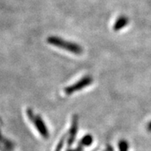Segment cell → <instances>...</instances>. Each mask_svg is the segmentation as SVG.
Instances as JSON below:
<instances>
[{"instance_id": "cell-7", "label": "cell", "mask_w": 151, "mask_h": 151, "mask_svg": "<svg viewBox=\"0 0 151 151\" xmlns=\"http://www.w3.org/2000/svg\"><path fill=\"white\" fill-rule=\"evenodd\" d=\"M67 136H68V134H66L61 138V140H60L59 142L58 143L57 147H56L55 150V151H61V150H62V148H63L64 145H65V140H66V138H67Z\"/></svg>"}, {"instance_id": "cell-8", "label": "cell", "mask_w": 151, "mask_h": 151, "mask_svg": "<svg viewBox=\"0 0 151 151\" xmlns=\"http://www.w3.org/2000/svg\"><path fill=\"white\" fill-rule=\"evenodd\" d=\"M119 151H128V144L126 140H121L118 144Z\"/></svg>"}, {"instance_id": "cell-5", "label": "cell", "mask_w": 151, "mask_h": 151, "mask_svg": "<svg viewBox=\"0 0 151 151\" xmlns=\"http://www.w3.org/2000/svg\"><path fill=\"white\" fill-rule=\"evenodd\" d=\"M128 24V19L127 18L124 17V16H121V17L118 18L117 20L115 22L114 25V30L115 32H118L121 29H122L124 27L126 26Z\"/></svg>"}, {"instance_id": "cell-1", "label": "cell", "mask_w": 151, "mask_h": 151, "mask_svg": "<svg viewBox=\"0 0 151 151\" xmlns=\"http://www.w3.org/2000/svg\"><path fill=\"white\" fill-rule=\"evenodd\" d=\"M47 42L52 45L66 50L68 52L74 53L75 55H81L83 52V48L78 44L71 42H68L61 38L56 36H50L47 38Z\"/></svg>"}, {"instance_id": "cell-2", "label": "cell", "mask_w": 151, "mask_h": 151, "mask_svg": "<svg viewBox=\"0 0 151 151\" xmlns=\"http://www.w3.org/2000/svg\"><path fill=\"white\" fill-rule=\"evenodd\" d=\"M26 113L27 116L29 118V120L34 124L36 129L38 130V132H39V134L44 138L48 139L49 137V132H48V128H47V127H46L45 124L43 121L42 117L39 115L35 116L34 114V113H33L32 110L30 109V108L27 109Z\"/></svg>"}, {"instance_id": "cell-9", "label": "cell", "mask_w": 151, "mask_h": 151, "mask_svg": "<svg viewBox=\"0 0 151 151\" xmlns=\"http://www.w3.org/2000/svg\"><path fill=\"white\" fill-rule=\"evenodd\" d=\"M147 130L150 131V132H151V121L147 124Z\"/></svg>"}, {"instance_id": "cell-10", "label": "cell", "mask_w": 151, "mask_h": 151, "mask_svg": "<svg viewBox=\"0 0 151 151\" xmlns=\"http://www.w3.org/2000/svg\"><path fill=\"white\" fill-rule=\"evenodd\" d=\"M66 151H77V150H70V149H69V150H66Z\"/></svg>"}, {"instance_id": "cell-3", "label": "cell", "mask_w": 151, "mask_h": 151, "mask_svg": "<svg viewBox=\"0 0 151 151\" xmlns=\"http://www.w3.org/2000/svg\"><path fill=\"white\" fill-rule=\"evenodd\" d=\"M93 82V78L91 76H85L78 81V82L73 84L72 85L67 87L65 88V93L68 95L74 94L75 92L82 90L86 87L89 86Z\"/></svg>"}, {"instance_id": "cell-4", "label": "cell", "mask_w": 151, "mask_h": 151, "mask_svg": "<svg viewBox=\"0 0 151 151\" xmlns=\"http://www.w3.org/2000/svg\"><path fill=\"white\" fill-rule=\"evenodd\" d=\"M78 130V116L77 114H74L71 120V125L70 127L68 133V138L67 144L68 147H70L75 140L77 134Z\"/></svg>"}, {"instance_id": "cell-6", "label": "cell", "mask_w": 151, "mask_h": 151, "mask_svg": "<svg viewBox=\"0 0 151 151\" xmlns=\"http://www.w3.org/2000/svg\"><path fill=\"white\" fill-rule=\"evenodd\" d=\"M92 143H93V137L91 134H87L80 140L78 145L84 147L91 145Z\"/></svg>"}]
</instances>
